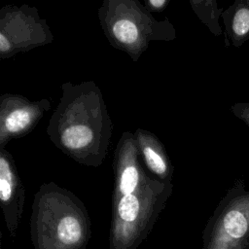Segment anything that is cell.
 Instances as JSON below:
<instances>
[{
    "label": "cell",
    "mask_w": 249,
    "mask_h": 249,
    "mask_svg": "<svg viewBox=\"0 0 249 249\" xmlns=\"http://www.w3.org/2000/svg\"><path fill=\"white\" fill-rule=\"evenodd\" d=\"M190 5L200 21L208 27L213 35L221 36L224 34L219 23L224 10L218 7L216 0H191Z\"/></svg>",
    "instance_id": "cell-12"
},
{
    "label": "cell",
    "mask_w": 249,
    "mask_h": 249,
    "mask_svg": "<svg viewBox=\"0 0 249 249\" xmlns=\"http://www.w3.org/2000/svg\"><path fill=\"white\" fill-rule=\"evenodd\" d=\"M169 3V0H146L143 5L150 13H160L165 10Z\"/></svg>",
    "instance_id": "cell-14"
},
{
    "label": "cell",
    "mask_w": 249,
    "mask_h": 249,
    "mask_svg": "<svg viewBox=\"0 0 249 249\" xmlns=\"http://www.w3.org/2000/svg\"><path fill=\"white\" fill-rule=\"evenodd\" d=\"M134 135L139 154L149 171L161 182L172 181L174 168L168 159L164 145L158 136L143 128H137Z\"/></svg>",
    "instance_id": "cell-10"
},
{
    "label": "cell",
    "mask_w": 249,
    "mask_h": 249,
    "mask_svg": "<svg viewBox=\"0 0 249 249\" xmlns=\"http://www.w3.org/2000/svg\"><path fill=\"white\" fill-rule=\"evenodd\" d=\"M53 34L36 7L27 4L5 5L0 10V58L46 46Z\"/></svg>",
    "instance_id": "cell-6"
},
{
    "label": "cell",
    "mask_w": 249,
    "mask_h": 249,
    "mask_svg": "<svg viewBox=\"0 0 249 249\" xmlns=\"http://www.w3.org/2000/svg\"><path fill=\"white\" fill-rule=\"evenodd\" d=\"M50 109L48 98L33 101L18 93H3L0 96V148L30 133Z\"/></svg>",
    "instance_id": "cell-7"
},
{
    "label": "cell",
    "mask_w": 249,
    "mask_h": 249,
    "mask_svg": "<svg viewBox=\"0 0 249 249\" xmlns=\"http://www.w3.org/2000/svg\"><path fill=\"white\" fill-rule=\"evenodd\" d=\"M61 96L47 126L52 143L76 162L100 166L107 156L113 124L93 81L60 86Z\"/></svg>",
    "instance_id": "cell-1"
},
{
    "label": "cell",
    "mask_w": 249,
    "mask_h": 249,
    "mask_svg": "<svg viewBox=\"0 0 249 249\" xmlns=\"http://www.w3.org/2000/svg\"><path fill=\"white\" fill-rule=\"evenodd\" d=\"M102 31L111 46L137 62L152 41H172L171 21L156 19L137 0H104L97 11Z\"/></svg>",
    "instance_id": "cell-3"
},
{
    "label": "cell",
    "mask_w": 249,
    "mask_h": 249,
    "mask_svg": "<svg viewBox=\"0 0 249 249\" xmlns=\"http://www.w3.org/2000/svg\"><path fill=\"white\" fill-rule=\"evenodd\" d=\"M221 18L226 47H230L231 41L235 48H240L249 40V0H235L224 10Z\"/></svg>",
    "instance_id": "cell-11"
},
{
    "label": "cell",
    "mask_w": 249,
    "mask_h": 249,
    "mask_svg": "<svg viewBox=\"0 0 249 249\" xmlns=\"http://www.w3.org/2000/svg\"><path fill=\"white\" fill-rule=\"evenodd\" d=\"M139 157L134 132H123L114 151L112 199L133 193L148 179Z\"/></svg>",
    "instance_id": "cell-8"
},
{
    "label": "cell",
    "mask_w": 249,
    "mask_h": 249,
    "mask_svg": "<svg viewBox=\"0 0 249 249\" xmlns=\"http://www.w3.org/2000/svg\"><path fill=\"white\" fill-rule=\"evenodd\" d=\"M201 249H249V190L237 179L208 219Z\"/></svg>",
    "instance_id": "cell-5"
},
{
    "label": "cell",
    "mask_w": 249,
    "mask_h": 249,
    "mask_svg": "<svg viewBox=\"0 0 249 249\" xmlns=\"http://www.w3.org/2000/svg\"><path fill=\"white\" fill-rule=\"evenodd\" d=\"M25 201V190L10 152L0 148V204L9 234L16 237Z\"/></svg>",
    "instance_id": "cell-9"
},
{
    "label": "cell",
    "mask_w": 249,
    "mask_h": 249,
    "mask_svg": "<svg viewBox=\"0 0 249 249\" xmlns=\"http://www.w3.org/2000/svg\"><path fill=\"white\" fill-rule=\"evenodd\" d=\"M231 111L249 127V102H236L231 107Z\"/></svg>",
    "instance_id": "cell-13"
},
{
    "label": "cell",
    "mask_w": 249,
    "mask_h": 249,
    "mask_svg": "<svg viewBox=\"0 0 249 249\" xmlns=\"http://www.w3.org/2000/svg\"><path fill=\"white\" fill-rule=\"evenodd\" d=\"M34 249H86L91 223L84 202L54 182L36 192L30 217Z\"/></svg>",
    "instance_id": "cell-2"
},
{
    "label": "cell",
    "mask_w": 249,
    "mask_h": 249,
    "mask_svg": "<svg viewBox=\"0 0 249 249\" xmlns=\"http://www.w3.org/2000/svg\"><path fill=\"white\" fill-rule=\"evenodd\" d=\"M172 192V181L148 177L133 193L112 199L109 249H137L150 234Z\"/></svg>",
    "instance_id": "cell-4"
}]
</instances>
